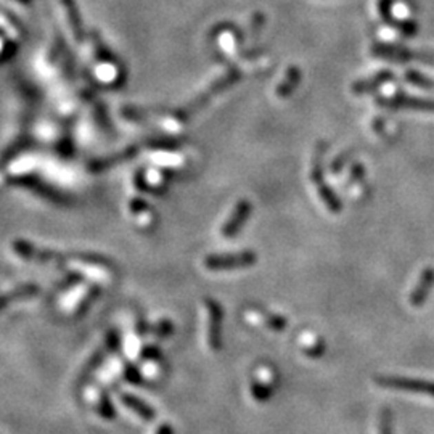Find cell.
<instances>
[{
    "label": "cell",
    "instance_id": "obj_1",
    "mask_svg": "<svg viewBox=\"0 0 434 434\" xmlns=\"http://www.w3.org/2000/svg\"><path fill=\"white\" fill-rule=\"evenodd\" d=\"M241 79V72L236 70V68H231L230 71H227L224 76H220L219 79H216L212 84L207 87L206 90H203L196 99H193L190 103L183 106L180 111H177V118L178 121H187L188 118H192L193 114H196L198 111H201L205 106L209 103V101L224 92L227 89H230L231 85L236 84Z\"/></svg>",
    "mask_w": 434,
    "mask_h": 434
},
{
    "label": "cell",
    "instance_id": "obj_2",
    "mask_svg": "<svg viewBox=\"0 0 434 434\" xmlns=\"http://www.w3.org/2000/svg\"><path fill=\"white\" fill-rule=\"evenodd\" d=\"M327 152V143L325 142H318L316 147V153H313L312 159V167H311V180L313 183V187L317 188L318 198H320L323 205L333 214H340L342 206L338 196L335 195V192L328 187V183H325V178H323V167H322V159L323 154Z\"/></svg>",
    "mask_w": 434,
    "mask_h": 434
},
{
    "label": "cell",
    "instance_id": "obj_3",
    "mask_svg": "<svg viewBox=\"0 0 434 434\" xmlns=\"http://www.w3.org/2000/svg\"><path fill=\"white\" fill-rule=\"evenodd\" d=\"M258 256L253 251H241V253L231 254H212L205 259V267L207 270H235V269H246L256 264Z\"/></svg>",
    "mask_w": 434,
    "mask_h": 434
},
{
    "label": "cell",
    "instance_id": "obj_4",
    "mask_svg": "<svg viewBox=\"0 0 434 434\" xmlns=\"http://www.w3.org/2000/svg\"><path fill=\"white\" fill-rule=\"evenodd\" d=\"M376 383L383 388L405 391V393L431 395L434 397V381L428 380H417V378H405V376H376Z\"/></svg>",
    "mask_w": 434,
    "mask_h": 434
},
{
    "label": "cell",
    "instance_id": "obj_5",
    "mask_svg": "<svg viewBox=\"0 0 434 434\" xmlns=\"http://www.w3.org/2000/svg\"><path fill=\"white\" fill-rule=\"evenodd\" d=\"M371 53H373L375 56L384 58V60H391V61H397V63H404L410 60H422V61L434 63V56H431V53H417V52L407 50V48H404V47L389 45V43H375V45H371Z\"/></svg>",
    "mask_w": 434,
    "mask_h": 434
},
{
    "label": "cell",
    "instance_id": "obj_6",
    "mask_svg": "<svg viewBox=\"0 0 434 434\" xmlns=\"http://www.w3.org/2000/svg\"><path fill=\"white\" fill-rule=\"evenodd\" d=\"M206 309H207V342L212 351H220L222 347V312L220 304L216 299L206 298Z\"/></svg>",
    "mask_w": 434,
    "mask_h": 434
},
{
    "label": "cell",
    "instance_id": "obj_7",
    "mask_svg": "<svg viewBox=\"0 0 434 434\" xmlns=\"http://www.w3.org/2000/svg\"><path fill=\"white\" fill-rule=\"evenodd\" d=\"M251 212H253V205H251L248 200H241L236 203L230 217L227 219L224 227H222L220 231L222 236H224V238H234V236L243 229L245 222L248 220Z\"/></svg>",
    "mask_w": 434,
    "mask_h": 434
},
{
    "label": "cell",
    "instance_id": "obj_8",
    "mask_svg": "<svg viewBox=\"0 0 434 434\" xmlns=\"http://www.w3.org/2000/svg\"><path fill=\"white\" fill-rule=\"evenodd\" d=\"M14 253L28 260H36V262H58L63 259V256L56 251L50 249H41L36 245L28 243L24 240H17L13 243Z\"/></svg>",
    "mask_w": 434,
    "mask_h": 434
},
{
    "label": "cell",
    "instance_id": "obj_9",
    "mask_svg": "<svg viewBox=\"0 0 434 434\" xmlns=\"http://www.w3.org/2000/svg\"><path fill=\"white\" fill-rule=\"evenodd\" d=\"M381 105L388 108L395 110H413V111H426V113H434V100L428 99H417V96L409 95H395L393 99H384L380 101Z\"/></svg>",
    "mask_w": 434,
    "mask_h": 434
},
{
    "label": "cell",
    "instance_id": "obj_10",
    "mask_svg": "<svg viewBox=\"0 0 434 434\" xmlns=\"http://www.w3.org/2000/svg\"><path fill=\"white\" fill-rule=\"evenodd\" d=\"M391 8H393V0H380L378 2V12L381 14V18H383V21L386 24H389V26H394L400 34H404L405 37L415 36L418 31L417 24L413 21H397V19H394Z\"/></svg>",
    "mask_w": 434,
    "mask_h": 434
},
{
    "label": "cell",
    "instance_id": "obj_11",
    "mask_svg": "<svg viewBox=\"0 0 434 434\" xmlns=\"http://www.w3.org/2000/svg\"><path fill=\"white\" fill-rule=\"evenodd\" d=\"M433 288H434V269L428 267L423 270L417 287L413 288L412 294H410V304L415 307L423 306V304L426 302L429 293L433 291Z\"/></svg>",
    "mask_w": 434,
    "mask_h": 434
},
{
    "label": "cell",
    "instance_id": "obj_12",
    "mask_svg": "<svg viewBox=\"0 0 434 434\" xmlns=\"http://www.w3.org/2000/svg\"><path fill=\"white\" fill-rule=\"evenodd\" d=\"M63 10H65L68 23H70L71 32L74 36L76 42H84L85 32H84V24H82V18L79 13V8H77L76 0H61Z\"/></svg>",
    "mask_w": 434,
    "mask_h": 434
},
{
    "label": "cell",
    "instance_id": "obj_13",
    "mask_svg": "<svg viewBox=\"0 0 434 434\" xmlns=\"http://www.w3.org/2000/svg\"><path fill=\"white\" fill-rule=\"evenodd\" d=\"M394 79V74L388 70L384 71H380L376 72V74H373L371 77H369V79H360L352 84V92H354L355 95H362V94H369V92H373L378 89V87H381L383 84H386V82L393 81Z\"/></svg>",
    "mask_w": 434,
    "mask_h": 434
},
{
    "label": "cell",
    "instance_id": "obj_14",
    "mask_svg": "<svg viewBox=\"0 0 434 434\" xmlns=\"http://www.w3.org/2000/svg\"><path fill=\"white\" fill-rule=\"evenodd\" d=\"M39 293V287L36 283H28L23 285V287H18L12 289V291L0 294V312L5 311V309L12 306V304L23 301V299H28L31 296H36Z\"/></svg>",
    "mask_w": 434,
    "mask_h": 434
},
{
    "label": "cell",
    "instance_id": "obj_15",
    "mask_svg": "<svg viewBox=\"0 0 434 434\" xmlns=\"http://www.w3.org/2000/svg\"><path fill=\"white\" fill-rule=\"evenodd\" d=\"M138 153V148L137 147H130L127 149H124V152H119L116 154H111V156H106V158H101L99 159V161L92 163L90 169L94 172H103L106 171L108 167H113V166H118V164L121 163H125L129 161V159H132L135 154Z\"/></svg>",
    "mask_w": 434,
    "mask_h": 434
},
{
    "label": "cell",
    "instance_id": "obj_16",
    "mask_svg": "<svg viewBox=\"0 0 434 434\" xmlns=\"http://www.w3.org/2000/svg\"><path fill=\"white\" fill-rule=\"evenodd\" d=\"M121 402H123L127 409L132 410L134 413H137L140 418L145 420V422H153V420L156 418V412H154L147 402H143L142 399L137 397V395L123 394L121 395Z\"/></svg>",
    "mask_w": 434,
    "mask_h": 434
},
{
    "label": "cell",
    "instance_id": "obj_17",
    "mask_svg": "<svg viewBox=\"0 0 434 434\" xmlns=\"http://www.w3.org/2000/svg\"><path fill=\"white\" fill-rule=\"evenodd\" d=\"M299 81H301V70H299L298 66H289L283 81L280 82L277 90H275V94H277L280 99H287V96L291 95L293 90L296 89Z\"/></svg>",
    "mask_w": 434,
    "mask_h": 434
},
{
    "label": "cell",
    "instance_id": "obj_18",
    "mask_svg": "<svg viewBox=\"0 0 434 434\" xmlns=\"http://www.w3.org/2000/svg\"><path fill=\"white\" fill-rule=\"evenodd\" d=\"M106 347L105 349H99L95 352L94 355L90 357V360L87 362V365L84 366V370H82V373H81V378H79V384H82V383H85L87 380L90 378L92 376V373H94V371L99 369L100 366V364L101 362H103V359H105V354H106Z\"/></svg>",
    "mask_w": 434,
    "mask_h": 434
},
{
    "label": "cell",
    "instance_id": "obj_19",
    "mask_svg": "<svg viewBox=\"0 0 434 434\" xmlns=\"http://www.w3.org/2000/svg\"><path fill=\"white\" fill-rule=\"evenodd\" d=\"M251 394L258 402H267V400L273 395V388L269 383L260 380H254L251 383Z\"/></svg>",
    "mask_w": 434,
    "mask_h": 434
},
{
    "label": "cell",
    "instance_id": "obj_20",
    "mask_svg": "<svg viewBox=\"0 0 434 434\" xmlns=\"http://www.w3.org/2000/svg\"><path fill=\"white\" fill-rule=\"evenodd\" d=\"M405 81L415 87H420V89H426V90L434 89V81L415 70L405 71Z\"/></svg>",
    "mask_w": 434,
    "mask_h": 434
},
{
    "label": "cell",
    "instance_id": "obj_21",
    "mask_svg": "<svg viewBox=\"0 0 434 434\" xmlns=\"http://www.w3.org/2000/svg\"><path fill=\"white\" fill-rule=\"evenodd\" d=\"M96 412L101 418L105 420H114L116 418V409L113 402H111V397L108 394H101L99 405H96Z\"/></svg>",
    "mask_w": 434,
    "mask_h": 434
},
{
    "label": "cell",
    "instance_id": "obj_22",
    "mask_svg": "<svg viewBox=\"0 0 434 434\" xmlns=\"http://www.w3.org/2000/svg\"><path fill=\"white\" fill-rule=\"evenodd\" d=\"M265 325L273 331H283L287 328V318L277 313H265Z\"/></svg>",
    "mask_w": 434,
    "mask_h": 434
},
{
    "label": "cell",
    "instance_id": "obj_23",
    "mask_svg": "<svg viewBox=\"0 0 434 434\" xmlns=\"http://www.w3.org/2000/svg\"><path fill=\"white\" fill-rule=\"evenodd\" d=\"M380 434H394V431H393V415H391L389 409L381 410Z\"/></svg>",
    "mask_w": 434,
    "mask_h": 434
},
{
    "label": "cell",
    "instance_id": "obj_24",
    "mask_svg": "<svg viewBox=\"0 0 434 434\" xmlns=\"http://www.w3.org/2000/svg\"><path fill=\"white\" fill-rule=\"evenodd\" d=\"M124 378H125V381H129L130 384H142V381H143L140 370L135 365H132V364H125V366H124Z\"/></svg>",
    "mask_w": 434,
    "mask_h": 434
},
{
    "label": "cell",
    "instance_id": "obj_25",
    "mask_svg": "<svg viewBox=\"0 0 434 434\" xmlns=\"http://www.w3.org/2000/svg\"><path fill=\"white\" fill-rule=\"evenodd\" d=\"M92 41H94L95 52H96V55H99L100 60H105V61H113V56H111V52H108V48H106V47L103 45V42L100 41L99 34L92 32Z\"/></svg>",
    "mask_w": 434,
    "mask_h": 434
},
{
    "label": "cell",
    "instance_id": "obj_26",
    "mask_svg": "<svg viewBox=\"0 0 434 434\" xmlns=\"http://www.w3.org/2000/svg\"><path fill=\"white\" fill-rule=\"evenodd\" d=\"M264 24H265V14L256 13L253 19H251V36H253V39L259 36L260 31H262Z\"/></svg>",
    "mask_w": 434,
    "mask_h": 434
},
{
    "label": "cell",
    "instance_id": "obj_27",
    "mask_svg": "<svg viewBox=\"0 0 434 434\" xmlns=\"http://www.w3.org/2000/svg\"><path fill=\"white\" fill-rule=\"evenodd\" d=\"M154 335H156L159 340H164V338H167L169 335H172L174 331V325L169 320H163L159 322L156 327H154Z\"/></svg>",
    "mask_w": 434,
    "mask_h": 434
},
{
    "label": "cell",
    "instance_id": "obj_28",
    "mask_svg": "<svg viewBox=\"0 0 434 434\" xmlns=\"http://www.w3.org/2000/svg\"><path fill=\"white\" fill-rule=\"evenodd\" d=\"M99 293H100V288H92V289H90L89 294H87L84 301H82V302L79 304V307H77V311H76L77 316H82V313H85V311H87V309H89L92 301H94V299H95L96 296H99Z\"/></svg>",
    "mask_w": 434,
    "mask_h": 434
},
{
    "label": "cell",
    "instance_id": "obj_29",
    "mask_svg": "<svg viewBox=\"0 0 434 434\" xmlns=\"http://www.w3.org/2000/svg\"><path fill=\"white\" fill-rule=\"evenodd\" d=\"M140 357L143 360H159L163 357V352L159 351V347L156 346H147L143 347L142 352H140Z\"/></svg>",
    "mask_w": 434,
    "mask_h": 434
},
{
    "label": "cell",
    "instance_id": "obj_30",
    "mask_svg": "<svg viewBox=\"0 0 434 434\" xmlns=\"http://www.w3.org/2000/svg\"><path fill=\"white\" fill-rule=\"evenodd\" d=\"M106 351L108 352H116L119 347V335L116 330H111L108 333V338H106Z\"/></svg>",
    "mask_w": 434,
    "mask_h": 434
},
{
    "label": "cell",
    "instance_id": "obj_31",
    "mask_svg": "<svg viewBox=\"0 0 434 434\" xmlns=\"http://www.w3.org/2000/svg\"><path fill=\"white\" fill-rule=\"evenodd\" d=\"M304 352H306L309 357H312V359H318V357H322L323 352H325V346H323L322 342H316L313 346L306 347Z\"/></svg>",
    "mask_w": 434,
    "mask_h": 434
},
{
    "label": "cell",
    "instance_id": "obj_32",
    "mask_svg": "<svg viewBox=\"0 0 434 434\" xmlns=\"http://www.w3.org/2000/svg\"><path fill=\"white\" fill-rule=\"evenodd\" d=\"M351 154H352V149H349V152H346L344 154H340V156H338V158L335 159V161L331 163V171H333V172L340 171V166H341V167L344 166L346 161H347V159H349Z\"/></svg>",
    "mask_w": 434,
    "mask_h": 434
},
{
    "label": "cell",
    "instance_id": "obj_33",
    "mask_svg": "<svg viewBox=\"0 0 434 434\" xmlns=\"http://www.w3.org/2000/svg\"><path fill=\"white\" fill-rule=\"evenodd\" d=\"M156 434H174V431H172V428L169 426V424H161Z\"/></svg>",
    "mask_w": 434,
    "mask_h": 434
},
{
    "label": "cell",
    "instance_id": "obj_34",
    "mask_svg": "<svg viewBox=\"0 0 434 434\" xmlns=\"http://www.w3.org/2000/svg\"><path fill=\"white\" fill-rule=\"evenodd\" d=\"M14 2H18V3H21V5H31L32 0H14Z\"/></svg>",
    "mask_w": 434,
    "mask_h": 434
},
{
    "label": "cell",
    "instance_id": "obj_35",
    "mask_svg": "<svg viewBox=\"0 0 434 434\" xmlns=\"http://www.w3.org/2000/svg\"><path fill=\"white\" fill-rule=\"evenodd\" d=\"M402 2H407V0H402Z\"/></svg>",
    "mask_w": 434,
    "mask_h": 434
}]
</instances>
